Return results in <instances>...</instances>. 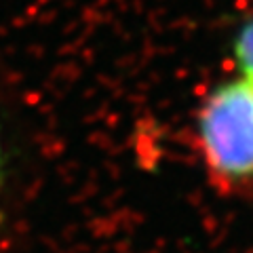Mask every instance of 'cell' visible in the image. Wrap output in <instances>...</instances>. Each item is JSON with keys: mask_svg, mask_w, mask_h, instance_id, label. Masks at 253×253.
<instances>
[{"mask_svg": "<svg viewBox=\"0 0 253 253\" xmlns=\"http://www.w3.org/2000/svg\"><path fill=\"white\" fill-rule=\"evenodd\" d=\"M0 179H2V146H0Z\"/></svg>", "mask_w": 253, "mask_h": 253, "instance_id": "3", "label": "cell"}, {"mask_svg": "<svg viewBox=\"0 0 253 253\" xmlns=\"http://www.w3.org/2000/svg\"><path fill=\"white\" fill-rule=\"evenodd\" d=\"M232 57L239 68V76L253 81V17L239 28L232 42Z\"/></svg>", "mask_w": 253, "mask_h": 253, "instance_id": "2", "label": "cell"}, {"mask_svg": "<svg viewBox=\"0 0 253 253\" xmlns=\"http://www.w3.org/2000/svg\"><path fill=\"white\" fill-rule=\"evenodd\" d=\"M203 163L221 186L253 179V81L236 76L217 84L196 118Z\"/></svg>", "mask_w": 253, "mask_h": 253, "instance_id": "1", "label": "cell"}]
</instances>
